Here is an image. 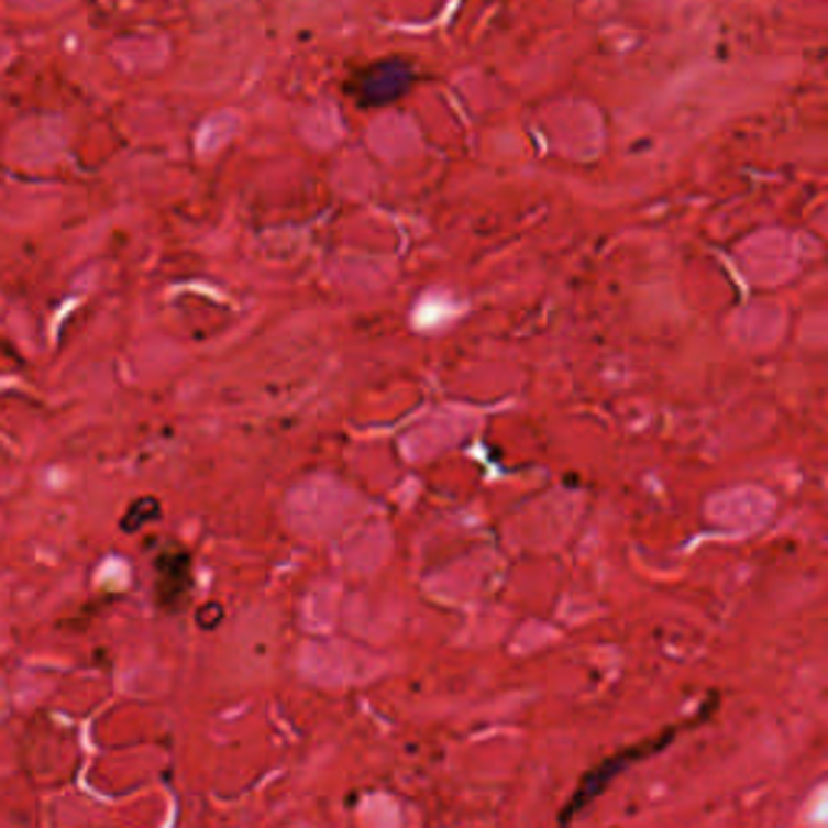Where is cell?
Segmentation results:
<instances>
[{"label":"cell","instance_id":"cell-1","mask_svg":"<svg viewBox=\"0 0 828 828\" xmlns=\"http://www.w3.org/2000/svg\"><path fill=\"white\" fill-rule=\"evenodd\" d=\"M670 741V735H663L661 741H654V744H641V748H631V751H625V754H615L611 761H606L599 771H593L589 776H586V783H583V790L576 793V799L570 803V809L563 813V819H570V816H576L596 793H603L606 790V783L618 773V768H628L631 761H638V758H644V754H654L658 748H663Z\"/></svg>","mask_w":828,"mask_h":828},{"label":"cell","instance_id":"cell-2","mask_svg":"<svg viewBox=\"0 0 828 828\" xmlns=\"http://www.w3.org/2000/svg\"><path fill=\"white\" fill-rule=\"evenodd\" d=\"M163 576H166V579H172V586L159 589L163 603H166V606H178V603H185V596H188V586H191V573H188V556H185V553H175V563H172V566H166V563H163Z\"/></svg>","mask_w":828,"mask_h":828}]
</instances>
